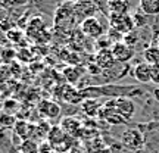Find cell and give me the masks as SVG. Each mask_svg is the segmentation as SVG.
<instances>
[{
	"label": "cell",
	"instance_id": "cell-1",
	"mask_svg": "<svg viewBox=\"0 0 159 153\" xmlns=\"http://www.w3.org/2000/svg\"><path fill=\"white\" fill-rule=\"evenodd\" d=\"M109 24L111 28L116 29L121 34H128L131 31H134V21L130 13H109Z\"/></svg>",
	"mask_w": 159,
	"mask_h": 153
},
{
	"label": "cell",
	"instance_id": "cell-2",
	"mask_svg": "<svg viewBox=\"0 0 159 153\" xmlns=\"http://www.w3.org/2000/svg\"><path fill=\"white\" fill-rule=\"evenodd\" d=\"M121 143L130 150H140L144 144V137H143L142 131L137 128H128L122 133L121 136Z\"/></svg>",
	"mask_w": 159,
	"mask_h": 153
},
{
	"label": "cell",
	"instance_id": "cell-3",
	"mask_svg": "<svg viewBox=\"0 0 159 153\" xmlns=\"http://www.w3.org/2000/svg\"><path fill=\"white\" fill-rule=\"evenodd\" d=\"M81 33L90 38H100L103 37V33H105V28L103 25L99 22V19L94 16L91 18H87V19H83L81 21Z\"/></svg>",
	"mask_w": 159,
	"mask_h": 153
},
{
	"label": "cell",
	"instance_id": "cell-4",
	"mask_svg": "<svg viewBox=\"0 0 159 153\" xmlns=\"http://www.w3.org/2000/svg\"><path fill=\"white\" fill-rule=\"evenodd\" d=\"M59 127L62 128V131L69 136L71 138H77V137H83V133H84V128H83V124L77 116H66L61 121Z\"/></svg>",
	"mask_w": 159,
	"mask_h": 153
},
{
	"label": "cell",
	"instance_id": "cell-5",
	"mask_svg": "<svg viewBox=\"0 0 159 153\" xmlns=\"http://www.w3.org/2000/svg\"><path fill=\"white\" fill-rule=\"evenodd\" d=\"M111 50H112L115 61H116L118 63H124L125 65V63H128L131 59L134 57V49L130 47L128 44H125L124 41L112 44Z\"/></svg>",
	"mask_w": 159,
	"mask_h": 153
},
{
	"label": "cell",
	"instance_id": "cell-6",
	"mask_svg": "<svg viewBox=\"0 0 159 153\" xmlns=\"http://www.w3.org/2000/svg\"><path fill=\"white\" fill-rule=\"evenodd\" d=\"M94 63H96L102 71H108V69H112L116 65V61L114 57V53L111 49H100V50L96 53L94 56Z\"/></svg>",
	"mask_w": 159,
	"mask_h": 153
},
{
	"label": "cell",
	"instance_id": "cell-7",
	"mask_svg": "<svg viewBox=\"0 0 159 153\" xmlns=\"http://www.w3.org/2000/svg\"><path fill=\"white\" fill-rule=\"evenodd\" d=\"M115 110L124 119H131L136 114V105L128 97H118L115 99Z\"/></svg>",
	"mask_w": 159,
	"mask_h": 153
},
{
	"label": "cell",
	"instance_id": "cell-8",
	"mask_svg": "<svg viewBox=\"0 0 159 153\" xmlns=\"http://www.w3.org/2000/svg\"><path fill=\"white\" fill-rule=\"evenodd\" d=\"M133 77L137 83H142V84L152 83V65H149L146 62L137 63L133 68Z\"/></svg>",
	"mask_w": 159,
	"mask_h": 153
},
{
	"label": "cell",
	"instance_id": "cell-9",
	"mask_svg": "<svg viewBox=\"0 0 159 153\" xmlns=\"http://www.w3.org/2000/svg\"><path fill=\"white\" fill-rule=\"evenodd\" d=\"M61 106L57 105L56 102L53 100H41L39 105V112L46 119H53V118H57L61 115Z\"/></svg>",
	"mask_w": 159,
	"mask_h": 153
},
{
	"label": "cell",
	"instance_id": "cell-10",
	"mask_svg": "<svg viewBox=\"0 0 159 153\" xmlns=\"http://www.w3.org/2000/svg\"><path fill=\"white\" fill-rule=\"evenodd\" d=\"M59 96L62 97L63 100H66L68 103H71V105H78V103H83L81 93H80V90H77L72 84H65L63 85Z\"/></svg>",
	"mask_w": 159,
	"mask_h": 153
},
{
	"label": "cell",
	"instance_id": "cell-11",
	"mask_svg": "<svg viewBox=\"0 0 159 153\" xmlns=\"http://www.w3.org/2000/svg\"><path fill=\"white\" fill-rule=\"evenodd\" d=\"M15 134L16 136H19V138L21 140H27V138H31V133L37 128V127H34V125H31L28 122V121H25V119H19V121H16V124H15Z\"/></svg>",
	"mask_w": 159,
	"mask_h": 153
},
{
	"label": "cell",
	"instance_id": "cell-12",
	"mask_svg": "<svg viewBox=\"0 0 159 153\" xmlns=\"http://www.w3.org/2000/svg\"><path fill=\"white\" fill-rule=\"evenodd\" d=\"M100 109H102V105L97 102L96 99H85V100H83V103H81V110H83L87 116H90V118L99 116Z\"/></svg>",
	"mask_w": 159,
	"mask_h": 153
},
{
	"label": "cell",
	"instance_id": "cell-13",
	"mask_svg": "<svg viewBox=\"0 0 159 153\" xmlns=\"http://www.w3.org/2000/svg\"><path fill=\"white\" fill-rule=\"evenodd\" d=\"M140 9L144 15H158L159 0H140Z\"/></svg>",
	"mask_w": 159,
	"mask_h": 153
},
{
	"label": "cell",
	"instance_id": "cell-14",
	"mask_svg": "<svg viewBox=\"0 0 159 153\" xmlns=\"http://www.w3.org/2000/svg\"><path fill=\"white\" fill-rule=\"evenodd\" d=\"M143 57H144V62L149 63V65H156L159 63V47L158 44H152L149 46L148 49L143 53Z\"/></svg>",
	"mask_w": 159,
	"mask_h": 153
},
{
	"label": "cell",
	"instance_id": "cell-15",
	"mask_svg": "<svg viewBox=\"0 0 159 153\" xmlns=\"http://www.w3.org/2000/svg\"><path fill=\"white\" fill-rule=\"evenodd\" d=\"M83 68H77V66H69V68H65L63 71V75L66 77V81L69 84H75L78 79H81V75H83Z\"/></svg>",
	"mask_w": 159,
	"mask_h": 153
},
{
	"label": "cell",
	"instance_id": "cell-16",
	"mask_svg": "<svg viewBox=\"0 0 159 153\" xmlns=\"http://www.w3.org/2000/svg\"><path fill=\"white\" fill-rule=\"evenodd\" d=\"M21 152L22 153H40V144L34 138H27L21 143Z\"/></svg>",
	"mask_w": 159,
	"mask_h": 153
},
{
	"label": "cell",
	"instance_id": "cell-17",
	"mask_svg": "<svg viewBox=\"0 0 159 153\" xmlns=\"http://www.w3.org/2000/svg\"><path fill=\"white\" fill-rule=\"evenodd\" d=\"M44 28V22H43V19L41 18H34V19H31L30 21V25H28V34H33V37L39 34L41 29Z\"/></svg>",
	"mask_w": 159,
	"mask_h": 153
},
{
	"label": "cell",
	"instance_id": "cell-18",
	"mask_svg": "<svg viewBox=\"0 0 159 153\" xmlns=\"http://www.w3.org/2000/svg\"><path fill=\"white\" fill-rule=\"evenodd\" d=\"M16 124V119L12 114H2L0 115V125L5 128H13Z\"/></svg>",
	"mask_w": 159,
	"mask_h": 153
},
{
	"label": "cell",
	"instance_id": "cell-19",
	"mask_svg": "<svg viewBox=\"0 0 159 153\" xmlns=\"http://www.w3.org/2000/svg\"><path fill=\"white\" fill-rule=\"evenodd\" d=\"M152 83L159 85V63L152 65Z\"/></svg>",
	"mask_w": 159,
	"mask_h": 153
},
{
	"label": "cell",
	"instance_id": "cell-20",
	"mask_svg": "<svg viewBox=\"0 0 159 153\" xmlns=\"http://www.w3.org/2000/svg\"><path fill=\"white\" fill-rule=\"evenodd\" d=\"M87 69H89V72H90L91 75H102L103 74V71L99 68L94 62H93V65H89V66H87Z\"/></svg>",
	"mask_w": 159,
	"mask_h": 153
},
{
	"label": "cell",
	"instance_id": "cell-21",
	"mask_svg": "<svg viewBox=\"0 0 159 153\" xmlns=\"http://www.w3.org/2000/svg\"><path fill=\"white\" fill-rule=\"evenodd\" d=\"M69 153H89L87 150H84L83 147H78V146H74V147L69 150Z\"/></svg>",
	"mask_w": 159,
	"mask_h": 153
},
{
	"label": "cell",
	"instance_id": "cell-22",
	"mask_svg": "<svg viewBox=\"0 0 159 153\" xmlns=\"http://www.w3.org/2000/svg\"><path fill=\"white\" fill-rule=\"evenodd\" d=\"M153 97L159 102V88H155L153 90Z\"/></svg>",
	"mask_w": 159,
	"mask_h": 153
},
{
	"label": "cell",
	"instance_id": "cell-23",
	"mask_svg": "<svg viewBox=\"0 0 159 153\" xmlns=\"http://www.w3.org/2000/svg\"><path fill=\"white\" fill-rule=\"evenodd\" d=\"M66 2H69V3H77V2H80V0H66Z\"/></svg>",
	"mask_w": 159,
	"mask_h": 153
},
{
	"label": "cell",
	"instance_id": "cell-24",
	"mask_svg": "<svg viewBox=\"0 0 159 153\" xmlns=\"http://www.w3.org/2000/svg\"><path fill=\"white\" fill-rule=\"evenodd\" d=\"M158 47H159V38H158Z\"/></svg>",
	"mask_w": 159,
	"mask_h": 153
},
{
	"label": "cell",
	"instance_id": "cell-25",
	"mask_svg": "<svg viewBox=\"0 0 159 153\" xmlns=\"http://www.w3.org/2000/svg\"><path fill=\"white\" fill-rule=\"evenodd\" d=\"M18 153H22V152H18Z\"/></svg>",
	"mask_w": 159,
	"mask_h": 153
}]
</instances>
